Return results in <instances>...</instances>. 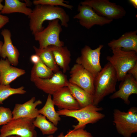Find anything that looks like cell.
<instances>
[{
    "mask_svg": "<svg viewBox=\"0 0 137 137\" xmlns=\"http://www.w3.org/2000/svg\"><path fill=\"white\" fill-rule=\"evenodd\" d=\"M29 19V26L32 34L41 31L44 28L43 22L59 19L61 25L67 27L70 17L64 10L58 6L38 4L36 6L28 16Z\"/></svg>",
    "mask_w": 137,
    "mask_h": 137,
    "instance_id": "cell-1",
    "label": "cell"
},
{
    "mask_svg": "<svg viewBox=\"0 0 137 137\" xmlns=\"http://www.w3.org/2000/svg\"><path fill=\"white\" fill-rule=\"evenodd\" d=\"M117 81L116 72L108 62L95 77L93 105L97 106L105 97L115 92Z\"/></svg>",
    "mask_w": 137,
    "mask_h": 137,
    "instance_id": "cell-2",
    "label": "cell"
},
{
    "mask_svg": "<svg viewBox=\"0 0 137 137\" xmlns=\"http://www.w3.org/2000/svg\"><path fill=\"white\" fill-rule=\"evenodd\" d=\"M111 49L113 55L107 56L106 59L114 69L118 81H121L128 71L137 62V52L134 51H124L121 48Z\"/></svg>",
    "mask_w": 137,
    "mask_h": 137,
    "instance_id": "cell-3",
    "label": "cell"
},
{
    "mask_svg": "<svg viewBox=\"0 0 137 137\" xmlns=\"http://www.w3.org/2000/svg\"><path fill=\"white\" fill-rule=\"evenodd\" d=\"M103 109L93 104L87 106L79 109L69 110H58L57 112L60 115L71 117L76 119L78 124L73 127L74 130L84 129L86 125L94 124L104 117L105 115L99 111Z\"/></svg>",
    "mask_w": 137,
    "mask_h": 137,
    "instance_id": "cell-4",
    "label": "cell"
},
{
    "mask_svg": "<svg viewBox=\"0 0 137 137\" xmlns=\"http://www.w3.org/2000/svg\"><path fill=\"white\" fill-rule=\"evenodd\" d=\"M113 121L118 133L124 137H131L137 132V109L132 107L127 112L114 110Z\"/></svg>",
    "mask_w": 137,
    "mask_h": 137,
    "instance_id": "cell-5",
    "label": "cell"
},
{
    "mask_svg": "<svg viewBox=\"0 0 137 137\" xmlns=\"http://www.w3.org/2000/svg\"><path fill=\"white\" fill-rule=\"evenodd\" d=\"M34 119L26 118H13L2 126L0 130V137L12 135L21 137H36L37 132L33 124Z\"/></svg>",
    "mask_w": 137,
    "mask_h": 137,
    "instance_id": "cell-6",
    "label": "cell"
},
{
    "mask_svg": "<svg viewBox=\"0 0 137 137\" xmlns=\"http://www.w3.org/2000/svg\"><path fill=\"white\" fill-rule=\"evenodd\" d=\"M59 21L57 19L49 21L46 28L34 35L35 40L39 42V48L43 49L50 46H64V42L59 39L62 29Z\"/></svg>",
    "mask_w": 137,
    "mask_h": 137,
    "instance_id": "cell-7",
    "label": "cell"
},
{
    "mask_svg": "<svg viewBox=\"0 0 137 137\" xmlns=\"http://www.w3.org/2000/svg\"><path fill=\"white\" fill-rule=\"evenodd\" d=\"M79 4L89 6L99 15L113 20L122 18L126 14L123 7L108 0H86Z\"/></svg>",
    "mask_w": 137,
    "mask_h": 137,
    "instance_id": "cell-8",
    "label": "cell"
},
{
    "mask_svg": "<svg viewBox=\"0 0 137 137\" xmlns=\"http://www.w3.org/2000/svg\"><path fill=\"white\" fill-rule=\"evenodd\" d=\"M104 47L100 45L94 49L85 45L81 50V55L78 57L76 63L80 65L95 77L102 68L100 62L101 50Z\"/></svg>",
    "mask_w": 137,
    "mask_h": 137,
    "instance_id": "cell-9",
    "label": "cell"
},
{
    "mask_svg": "<svg viewBox=\"0 0 137 137\" xmlns=\"http://www.w3.org/2000/svg\"><path fill=\"white\" fill-rule=\"evenodd\" d=\"M77 9L79 13L74 15V19L78 20L81 26L88 29L95 25L102 26L113 21L99 15L88 5L79 4Z\"/></svg>",
    "mask_w": 137,
    "mask_h": 137,
    "instance_id": "cell-10",
    "label": "cell"
},
{
    "mask_svg": "<svg viewBox=\"0 0 137 137\" xmlns=\"http://www.w3.org/2000/svg\"><path fill=\"white\" fill-rule=\"evenodd\" d=\"M70 74L69 82L93 95L95 77L92 74L81 65L76 63L71 69Z\"/></svg>",
    "mask_w": 137,
    "mask_h": 137,
    "instance_id": "cell-11",
    "label": "cell"
},
{
    "mask_svg": "<svg viewBox=\"0 0 137 137\" xmlns=\"http://www.w3.org/2000/svg\"><path fill=\"white\" fill-rule=\"evenodd\" d=\"M68 82L67 76L59 71L54 73L50 78L46 79L38 78L33 82L38 89L52 95L59 89L67 86Z\"/></svg>",
    "mask_w": 137,
    "mask_h": 137,
    "instance_id": "cell-12",
    "label": "cell"
},
{
    "mask_svg": "<svg viewBox=\"0 0 137 137\" xmlns=\"http://www.w3.org/2000/svg\"><path fill=\"white\" fill-rule=\"evenodd\" d=\"M52 95L54 105L60 109L74 110L80 109L78 103L67 86L58 90Z\"/></svg>",
    "mask_w": 137,
    "mask_h": 137,
    "instance_id": "cell-13",
    "label": "cell"
},
{
    "mask_svg": "<svg viewBox=\"0 0 137 137\" xmlns=\"http://www.w3.org/2000/svg\"><path fill=\"white\" fill-rule=\"evenodd\" d=\"M40 99L36 101L35 97L22 104H16L12 111L13 118H26L35 119L40 113L37 106L42 104Z\"/></svg>",
    "mask_w": 137,
    "mask_h": 137,
    "instance_id": "cell-14",
    "label": "cell"
},
{
    "mask_svg": "<svg viewBox=\"0 0 137 137\" xmlns=\"http://www.w3.org/2000/svg\"><path fill=\"white\" fill-rule=\"evenodd\" d=\"M137 94V80L131 75L127 73L120 84L119 90L114 93L110 98L111 99L120 98L125 104L128 105L130 104L129 96Z\"/></svg>",
    "mask_w": 137,
    "mask_h": 137,
    "instance_id": "cell-15",
    "label": "cell"
},
{
    "mask_svg": "<svg viewBox=\"0 0 137 137\" xmlns=\"http://www.w3.org/2000/svg\"><path fill=\"white\" fill-rule=\"evenodd\" d=\"M1 34L4 38V43L1 48L0 57L4 59H7L11 65L17 66L19 62L20 53L16 47L13 44L10 31L4 29L2 31Z\"/></svg>",
    "mask_w": 137,
    "mask_h": 137,
    "instance_id": "cell-16",
    "label": "cell"
},
{
    "mask_svg": "<svg viewBox=\"0 0 137 137\" xmlns=\"http://www.w3.org/2000/svg\"><path fill=\"white\" fill-rule=\"evenodd\" d=\"M8 59L0 60V84L10 85L12 82L26 73L25 70L11 65Z\"/></svg>",
    "mask_w": 137,
    "mask_h": 137,
    "instance_id": "cell-17",
    "label": "cell"
},
{
    "mask_svg": "<svg viewBox=\"0 0 137 137\" xmlns=\"http://www.w3.org/2000/svg\"><path fill=\"white\" fill-rule=\"evenodd\" d=\"M137 30L126 32L117 39H113L108 44L111 48H121L125 51H134L137 52Z\"/></svg>",
    "mask_w": 137,
    "mask_h": 137,
    "instance_id": "cell-18",
    "label": "cell"
},
{
    "mask_svg": "<svg viewBox=\"0 0 137 137\" xmlns=\"http://www.w3.org/2000/svg\"><path fill=\"white\" fill-rule=\"evenodd\" d=\"M49 47L53 54L57 64L63 71V73L69 70L71 54L66 46L58 47L50 46Z\"/></svg>",
    "mask_w": 137,
    "mask_h": 137,
    "instance_id": "cell-19",
    "label": "cell"
},
{
    "mask_svg": "<svg viewBox=\"0 0 137 137\" xmlns=\"http://www.w3.org/2000/svg\"><path fill=\"white\" fill-rule=\"evenodd\" d=\"M67 86L78 103L80 108L93 105V96L75 84L68 82Z\"/></svg>",
    "mask_w": 137,
    "mask_h": 137,
    "instance_id": "cell-20",
    "label": "cell"
},
{
    "mask_svg": "<svg viewBox=\"0 0 137 137\" xmlns=\"http://www.w3.org/2000/svg\"><path fill=\"white\" fill-rule=\"evenodd\" d=\"M26 3L18 0H5L4 5L1 13L3 14H8L18 12L28 16L31 13L32 10L28 7Z\"/></svg>",
    "mask_w": 137,
    "mask_h": 137,
    "instance_id": "cell-21",
    "label": "cell"
},
{
    "mask_svg": "<svg viewBox=\"0 0 137 137\" xmlns=\"http://www.w3.org/2000/svg\"><path fill=\"white\" fill-rule=\"evenodd\" d=\"M35 54L40 57L41 61L54 73L59 71V67L55 61L49 46L43 49L33 46Z\"/></svg>",
    "mask_w": 137,
    "mask_h": 137,
    "instance_id": "cell-22",
    "label": "cell"
},
{
    "mask_svg": "<svg viewBox=\"0 0 137 137\" xmlns=\"http://www.w3.org/2000/svg\"><path fill=\"white\" fill-rule=\"evenodd\" d=\"M54 104L51 95L48 94L45 104L39 110L40 114L44 116L49 121L56 126L61 118L54 107Z\"/></svg>",
    "mask_w": 137,
    "mask_h": 137,
    "instance_id": "cell-23",
    "label": "cell"
},
{
    "mask_svg": "<svg viewBox=\"0 0 137 137\" xmlns=\"http://www.w3.org/2000/svg\"><path fill=\"white\" fill-rule=\"evenodd\" d=\"M54 74L53 71L41 60L38 63L34 64L31 71L30 80L33 82L38 78H49L52 77Z\"/></svg>",
    "mask_w": 137,
    "mask_h": 137,
    "instance_id": "cell-24",
    "label": "cell"
},
{
    "mask_svg": "<svg viewBox=\"0 0 137 137\" xmlns=\"http://www.w3.org/2000/svg\"><path fill=\"white\" fill-rule=\"evenodd\" d=\"M33 124L35 127L40 129L43 135L53 134L58 129L53 123L46 119L45 116L40 114L34 119Z\"/></svg>",
    "mask_w": 137,
    "mask_h": 137,
    "instance_id": "cell-25",
    "label": "cell"
},
{
    "mask_svg": "<svg viewBox=\"0 0 137 137\" xmlns=\"http://www.w3.org/2000/svg\"><path fill=\"white\" fill-rule=\"evenodd\" d=\"M23 86L18 88L11 87L10 85L0 84V104L10 96L16 94H23L26 93Z\"/></svg>",
    "mask_w": 137,
    "mask_h": 137,
    "instance_id": "cell-26",
    "label": "cell"
},
{
    "mask_svg": "<svg viewBox=\"0 0 137 137\" xmlns=\"http://www.w3.org/2000/svg\"><path fill=\"white\" fill-rule=\"evenodd\" d=\"M65 2L67 3V2L63 0H35L33 2V4L35 5L41 4L53 6H59L72 10L73 6L65 3Z\"/></svg>",
    "mask_w": 137,
    "mask_h": 137,
    "instance_id": "cell-27",
    "label": "cell"
},
{
    "mask_svg": "<svg viewBox=\"0 0 137 137\" xmlns=\"http://www.w3.org/2000/svg\"><path fill=\"white\" fill-rule=\"evenodd\" d=\"M47 137H54L52 135ZM57 137H93L91 133L83 129L70 130L67 133L64 135L63 132L60 133Z\"/></svg>",
    "mask_w": 137,
    "mask_h": 137,
    "instance_id": "cell-28",
    "label": "cell"
},
{
    "mask_svg": "<svg viewBox=\"0 0 137 137\" xmlns=\"http://www.w3.org/2000/svg\"><path fill=\"white\" fill-rule=\"evenodd\" d=\"M13 119L12 111L8 108L0 106V126L5 125Z\"/></svg>",
    "mask_w": 137,
    "mask_h": 137,
    "instance_id": "cell-29",
    "label": "cell"
},
{
    "mask_svg": "<svg viewBox=\"0 0 137 137\" xmlns=\"http://www.w3.org/2000/svg\"><path fill=\"white\" fill-rule=\"evenodd\" d=\"M9 22V18L0 13V29L3 27Z\"/></svg>",
    "mask_w": 137,
    "mask_h": 137,
    "instance_id": "cell-30",
    "label": "cell"
},
{
    "mask_svg": "<svg viewBox=\"0 0 137 137\" xmlns=\"http://www.w3.org/2000/svg\"><path fill=\"white\" fill-rule=\"evenodd\" d=\"M127 73L131 75L137 80V62L128 71Z\"/></svg>",
    "mask_w": 137,
    "mask_h": 137,
    "instance_id": "cell-31",
    "label": "cell"
},
{
    "mask_svg": "<svg viewBox=\"0 0 137 137\" xmlns=\"http://www.w3.org/2000/svg\"><path fill=\"white\" fill-rule=\"evenodd\" d=\"M30 60L31 62L33 64L38 63L41 60L39 57L36 54L32 55L31 56Z\"/></svg>",
    "mask_w": 137,
    "mask_h": 137,
    "instance_id": "cell-32",
    "label": "cell"
},
{
    "mask_svg": "<svg viewBox=\"0 0 137 137\" xmlns=\"http://www.w3.org/2000/svg\"><path fill=\"white\" fill-rule=\"evenodd\" d=\"M129 2L135 8H137V0H129Z\"/></svg>",
    "mask_w": 137,
    "mask_h": 137,
    "instance_id": "cell-33",
    "label": "cell"
},
{
    "mask_svg": "<svg viewBox=\"0 0 137 137\" xmlns=\"http://www.w3.org/2000/svg\"><path fill=\"white\" fill-rule=\"evenodd\" d=\"M2 0H0V13L1 14V11L2 10L3 7V5L2 4V3L3 1Z\"/></svg>",
    "mask_w": 137,
    "mask_h": 137,
    "instance_id": "cell-34",
    "label": "cell"
},
{
    "mask_svg": "<svg viewBox=\"0 0 137 137\" xmlns=\"http://www.w3.org/2000/svg\"><path fill=\"white\" fill-rule=\"evenodd\" d=\"M3 43H4L2 41H0V57L1 49L2 46L3 44Z\"/></svg>",
    "mask_w": 137,
    "mask_h": 137,
    "instance_id": "cell-35",
    "label": "cell"
},
{
    "mask_svg": "<svg viewBox=\"0 0 137 137\" xmlns=\"http://www.w3.org/2000/svg\"><path fill=\"white\" fill-rule=\"evenodd\" d=\"M6 137H21L20 136L16 135H12L7 136Z\"/></svg>",
    "mask_w": 137,
    "mask_h": 137,
    "instance_id": "cell-36",
    "label": "cell"
},
{
    "mask_svg": "<svg viewBox=\"0 0 137 137\" xmlns=\"http://www.w3.org/2000/svg\"></svg>",
    "mask_w": 137,
    "mask_h": 137,
    "instance_id": "cell-37",
    "label": "cell"
}]
</instances>
